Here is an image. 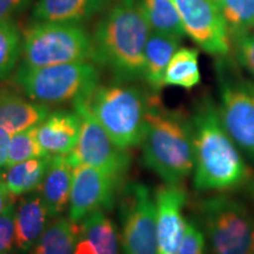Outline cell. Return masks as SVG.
<instances>
[{
    "label": "cell",
    "instance_id": "15",
    "mask_svg": "<svg viewBox=\"0 0 254 254\" xmlns=\"http://www.w3.org/2000/svg\"><path fill=\"white\" fill-rule=\"evenodd\" d=\"M49 114L46 105L27 99L17 91L0 88V127L11 134L40 125Z\"/></svg>",
    "mask_w": 254,
    "mask_h": 254
},
{
    "label": "cell",
    "instance_id": "32",
    "mask_svg": "<svg viewBox=\"0 0 254 254\" xmlns=\"http://www.w3.org/2000/svg\"><path fill=\"white\" fill-rule=\"evenodd\" d=\"M12 134L7 129L0 127V171L7 168L9 142H11Z\"/></svg>",
    "mask_w": 254,
    "mask_h": 254
},
{
    "label": "cell",
    "instance_id": "14",
    "mask_svg": "<svg viewBox=\"0 0 254 254\" xmlns=\"http://www.w3.org/2000/svg\"><path fill=\"white\" fill-rule=\"evenodd\" d=\"M80 131V116L75 111L59 110L38 125V140L46 154L67 155L77 147Z\"/></svg>",
    "mask_w": 254,
    "mask_h": 254
},
{
    "label": "cell",
    "instance_id": "16",
    "mask_svg": "<svg viewBox=\"0 0 254 254\" xmlns=\"http://www.w3.org/2000/svg\"><path fill=\"white\" fill-rule=\"evenodd\" d=\"M49 208L40 193L23 198L15 208V247L20 253L33 249L47 228Z\"/></svg>",
    "mask_w": 254,
    "mask_h": 254
},
{
    "label": "cell",
    "instance_id": "37",
    "mask_svg": "<svg viewBox=\"0 0 254 254\" xmlns=\"http://www.w3.org/2000/svg\"><path fill=\"white\" fill-rule=\"evenodd\" d=\"M253 254H254V253H253Z\"/></svg>",
    "mask_w": 254,
    "mask_h": 254
},
{
    "label": "cell",
    "instance_id": "21",
    "mask_svg": "<svg viewBox=\"0 0 254 254\" xmlns=\"http://www.w3.org/2000/svg\"><path fill=\"white\" fill-rule=\"evenodd\" d=\"M51 158L52 155H44L7 167L2 179L12 198L15 199L39 190L50 166Z\"/></svg>",
    "mask_w": 254,
    "mask_h": 254
},
{
    "label": "cell",
    "instance_id": "33",
    "mask_svg": "<svg viewBox=\"0 0 254 254\" xmlns=\"http://www.w3.org/2000/svg\"><path fill=\"white\" fill-rule=\"evenodd\" d=\"M13 198H12L11 194H9L7 186L4 182V179L0 178V215H1L2 212L7 208V206L9 204L13 202Z\"/></svg>",
    "mask_w": 254,
    "mask_h": 254
},
{
    "label": "cell",
    "instance_id": "3",
    "mask_svg": "<svg viewBox=\"0 0 254 254\" xmlns=\"http://www.w3.org/2000/svg\"><path fill=\"white\" fill-rule=\"evenodd\" d=\"M150 31L132 0H122L95 26L93 62L109 68L117 81L144 78L145 45Z\"/></svg>",
    "mask_w": 254,
    "mask_h": 254
},
{
    "label": "cell",
    "instance_id": "36",
    "mask_svg": "<svg viewBox=\"0 0 254 254\" xmlns=\"http://www.w3.org/2000/svg\"><path fill=\"white\" fill-rule=\"evenodd\" d=\"M214 1H217V0H214Z\"/></svg>",
    "mask_w": 254,
    "mask_h": 254
},
{
    "label": "cell",
    "instance_id": "2",
    "mask_svg": "<svg viewBox=\"0 0 254 254\" xmlns=\"http://www.w3.org/2000/svg\"><path fill=\"white\" fill-rule=\"evenodd\" d=\"M140 145L142 163L165 184L179 185L194 170L190 117L164 107L157 94L150 95Z\"/></svg>",
    "mask_w": 254,
    "mask_h": 254
},
{
    "label": "cell",
    "instance_id": "17",
    "mask_svg": "<svg viewBox=\"0 0 254 254\" xmlns=\"http://www.w3.org/2000/svg\"><path fill=\"white\" fill-rule=\"evenodd\" d=\"M74 167L67 155H52L50 166L39 187L51 218L59 217L69 204Z\"/></svg>",
    "mask_w": 254,
    "mask_h": 254
},
{
    "label": "cell",
    "instance_id": "1",
    "mask_svg": "<svg viewBox=\"0 0 254 254\" xmlns=\"http://www.w3.org/2000/svg\"><path fill=\"white\" fill-rule=\"evenodd\" d=\"M194 144V179L198 192L236 190L247 185L251 168L228 134L209 95L196 101L190 116Z\"/></svg>",
    "mask_w": 254,
    "mask_h": 254
},
{
    "label": "cell",
    "instance_id": "24",
    "mask_svg": "<svg viewBox=\"0 0 254 254\" xmlns=\"http://www.w3.org/2000/svg\"><path fill=\"white\" fill-rule=\"evenodd\" d=\"M201 80L198 51L179 49L174 53L164 75V85L192 90Z\"/></svg>",
    "mask_w": 254,
    "mask_h": 254
},
{
    "label": "cell",
    "instance_id": "10",
    "mask_svg": "<svg viewBox=\"0 0 254 254\" xmlns=\"http://www.w3.org/2000/svg\"><path fill=\"white\" fill-rule=\"evenodd\" d=\"M124 254H160L155 200L147 186L128 184L120 196Z\"/></svg>",
    "mask_w": 254,
    "mask_h": 254
},
{
    "label": "cell",
    "instance_id": "25",
    "mask_svg": "<svg viewBox=\"0 0 254 254\" xmlns=\"http://www.w3.org/2000/svg\"><path fill=\"white\" fill-rule=\"evenodd\" d=\"M24 38L12 19L0 21V80L13 72L23 55Z\"/></svg>",
    "mask_w": 254,
    "mask_h": 254
},
{
    "label": "cell",
    "instance_id": "26",
    "mask_svg": "<svg viewBox=\"0 0 254 254\" xmlns=\"http://www.w3.org/2000/svg\"><path fill=\"white\" fill-rule=\"evenodd\" d=\"M49 155L45 153L38 140V126L12 134L9 142L7 167L33 158Z\"/></svg>",
    "mask_w": 254,
    "mask_h": 254
},
{
    "label": "cell",
    "instance_id": "6",
    "mask_svg": "<svg viewBox=\"0 0 254 254\" xmlns=\"http://www.w3.org/2000/svg\"><path fill=\"white\" fill-rule=\"evenodd\" d=\"M93 40L80 24L36 21L24 33L21 66L44 67L93 60Z\"/></svg>",
    "mask_w": 254,
    "mask_h": 254
},
{
    "label": "cell",
    "instance_id": "29",
    "mask_svg": "<svg viewBox=\"0 0 254 254\" xmlns=\"http://www.w3.org/2000/svg\"><path fill=\"white\" fill-rule=\"evenodd\" d=\"M15 207L9 204L0 215V254H11L15 246Z\"/></svg>",
    "mask_w": 254,
    "mask_h": 254
},
{
    "label": "cell",
    "instance_id": "18",
    "mask_svg": "<svg viewBox=\"0 0 254 254\" xmlns=\"http://www.w3.org/2000/svg\"><path fill=\"white\" fill-rule=\"evenodd\" d=\"M74 254H119L117 227L104 211L95 212L79 224Z\"/></svg>",
    "mask_w": 254,
    "mask_h": 254
},
{
    "label": "cell",
    "instance_id": "8",
    "mask_svg": "<svg viewBox=\"0 0 254 254\" xmlns=\"http://www.w3.org/2000/svg\"><path fill=\"white\" fill-rule=\"evenodd\" d=\"M217 75L221 122L241 153L254 163V93L249 80L226 60L217 63Z\"/></svg>",
    "mask_w": 254,
    "mask_h": 254
},
{
    "label": "cell",
    "instance_id": "12",
    "mask_svg": "<svg viewBox=\"0 0 254 254\" xmlns=\"http://www.w3.org/2000/svg\"><path fill=\"white\" fill-rule=\"evenodd\" d=\"M122 182L103 171L80 164L74 167L68 218L80 224L95 212L112 208Z\"/></svg>",
    "mask_w": 254,
    "mask_h": 254
},
{
    "label": "cell",
    "instance_id": "31",
    "mask_svg": "<svg viewBox=\"0 0 254 254\" xmlns=\"http://www.w3.org/2000/svg\"><path fill=\"white\" fill-rule=\"evenodd\" d=\"M28 0H0V21L12 19L27 5Z\"/></svg>",
    "mask_w": 254,
    "mask_h": 254
},
{
    "label": "cell",
    "instance_id": "22",
    "mask_svg": "<svg viewBox=\"0 0 254 254\" xmlns=\"http://www.w3.org/2000/svg\"><path fill=\"white\" fill-rule=\"evenodd\" d=\"M79 224L69 218H58L41 234L31 254H74Z\"/></svg>",
    "mask_w": 254,
    "mask_h": 254
},
{
    "label": "cell",
    "instance_id": "11",
    "mask_svg": "<svg viewBox=\"0 0 254 254\" xmlns=\"http://www.w3.org/2000/svg\"><path fill=\"white\" fill-rule=\"evenodd\" d=\"M185 33L209 55L226 57L231 50L227 23L214 0H172Z\"/></svg>",
    "mask_w": 254,
    "mask_h": 254
},
{
    "label": "cell",
    "instance_id": "19",
    "mask_svg": "<svg viewBox=\"0 0 254 254\" xmlns=\"http://www.w3.org/2000/svg\"><path fill=\"white\" fill-rule=\"evenodd\" d=\"M109 0H38L34 21L81 24L106 7Z\"/></svg>",
    "mask_w": 254,
    "mask_h": 254
},
{
    "label": "cell",
    "instance_id": "7",
    "mask_svg": "<svg viewBox=\"0 0 254 254\" xmlns=\"http://www.w3.org/2000/svg\"><path fill=\"white\" fill-rule=\"evenodd\" d=\"M198 211L212 254L254 253V217L244 202L218 194L200 201Z\"/></svg>",
    "mask_w": 254,
    "mask_h": 254
},
{
    "label": "cell",
    "instance_id": "4",
    "mask_svg": "<svg viewBox=\"0 0 254 254\" xmlns=\"http://www.w3.org/2000/svg\"><path fill=\"white\" fill-rule=\"evenodd\" d=\"M85 103L119 147L128 150L141 144L150 103L144 91L117 81L98 86Z\"/></svg>",
    "mask_w": 254,
    "mask_h": 254
},
{
    "label": "cell",
    "instance_id": "13",
    "mask_svg": "<svg viewBox=\"0 0 254 254\" xmlns=\"http://www.w3.org/2000/svg\"><path fill=\"white\" fill-rule=\"evenodd\" d=\"M154 200L157 208L159 253L177 254L182 245L187 224L183 214L187 201L186 190L182 184H165L155 190Z\"/></svg>",
    "mask_w": 254,
    "mask_h": 254
},
{
    "label": "cell",
    "instance_id": "5",
    "mask_svg": "<svg viewBox=\"0 0 254 254\" xmlns=\"http://www.w3.org/2000/svg\"><path fill=\"white\" fill-rule=\"evenodd\" d=\"M99 68L90 62L26 67L19 66L14 82L36 103L59 105L86 99L99 86Z\"/></svg>",
    "mask_w": 254,
    "mask_h": 254
},
{
    "label": "cell",
    "instance_id": "27",
    "mask_svg": "<svg viewBox=\"0 0 254 254\" xmlns=\"http://www.w3.org/2000/svg\"><path fill=\"white\" fill-rule=\"evenodd\" d=\"M231 28H250L254 25V0H217Z\"/></svg>",
    "mask_w": 254,
    "mask_h": 254
},
{
    "label": "cell",
    "instance_id": "20",
    "mask_svg": "<svg viewBox=\"0 0 254 254\" xmlns=\"http://www.w3.org/2000/svg\"><path fill=\"white\" fill-rule=\"evenodd\" d=\"M182 37L153 31L148 37L144 53V79L155 93L164 85V75Z\"/></svg>",
    "mask_w": 254,
    "mask_h": 254
},
{
    "label": "cell",
    "instance_id": "30",
    "mask_svg": "<svg viewBox=\"0 0 254 254\" xmlns=\"http://www.w3.org/2000/svg\"><path fill=\"white\" fill-rule=\"evenodd\" d=\"M205 234L200 230L194 220H189L186 224L182 245L177 254H204Z\"/></svg>",
    "mask_w": 254,
    "mask_h": 254
},
{
    "label": "cell",
    "instance_id": "23",
    "mask_svg": "<svg viewBox=\"0 0 254 254\" xmlns=\"http://www.w3.org/2000/svg\"><path fill=\"white\" fill-rule=\"evenodd\" d=\"M152 30L183 37V21L172 0H132Z\"/></svg>",
    "mask_w": 254,
    "mask_h": 254
},
{
    "label": "cell",
    "instance_id": "9",
    "mask_svg": "<svg viewBox=\"0 0 254 254\" xmlns=\"http://www.w3.org/2000/svg\"><path fill=\"white\" fill-rule=\"evenodd\" d=\"M73 106L81 118V131L77 147L67 154L68 161L73 167L88 165L123 182L131 165V155L113 141L90 112L85 99L75 101Z\"/></svg>",
    "mask_w": 254,
    "mask_h": 254
},
{
    "label": "cell",
    "instance_id": "35",
    "mask_svg": "<svg viewBox=\"0 0 254 254\" xmlns=\"http://www.w3.org/2000/svg\"><path fill=\"white\" fill-rule=\"evenodd\" d=\"M249 85H250L251 90H252V92L254 93V82L253 81H249Z\"/></svg>",
    "mask_w": 254,
    "mask_h": 254
},
{
    "label": "cell",
    "instance_id": "28",
    "mask_svg": "<svg viewBox=\"0 0 254 254\" xmlns=\"http://www.w3.org/2000/svg\"><path fill=\"white\" fill-rule=\"evenodd\" d=\"M230 37L238 62L254 77V34L249 28H231Z\"/></svg>",
    "mask_w": 254,
    "mask_h": 254
},
{
    "label": "cell",
    "instance_id": "34",
    "mask_svg": "<svg viewBox=\"0 0 254 254\" xmlns=\"http://www.w3.org/2000/svg\"><path fill=\"white\" fill-rule=\"evenodd\" d=\"M247 192H249V195L251 200H252L253 205H254V177L251 178V180L247 183Z\"/></svg>",
    "mask_w": 254,
    "mask_h": 254
}]
</instances>
